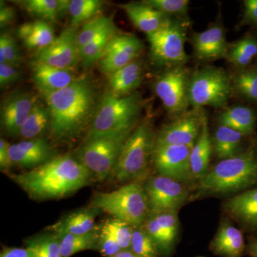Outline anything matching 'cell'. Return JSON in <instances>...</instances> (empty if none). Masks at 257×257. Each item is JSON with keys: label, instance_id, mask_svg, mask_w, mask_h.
I'll return each instance as SVG.
<instances>
[{"label": "cell", "instance_id": "37", "mask_svg": "<svg viewBox=\"0 0 257 257\" xmlns=\"http://www.w3.org/2000/svg\"><path fill=\"white\" fill-rule=\"evenodd\" d=\"M130 249L138 257H165L143 226L134 227Z\"/></svg>", "mask_w": 257, "mask_h": 257}, {"label": "cell", "instance_id": "45", "mask_svg": "<svg viewBox=\"0 0 257 257\" xmlns=\"http://www.w3.org/2000/svg\"><path fill=\"white\" fill-rule=\"evenodd\" d=\"M20 78V73L15 67L8 63L0 64V86L5 87Z\"/></svg>", "mask_w": 257, "mask_h": 257}, {"label": "cell", "instance_id": "4", "mask_svg": "<svg viewBox=\"0 0 257 257\" xmlns=\"http://www.w3.org/2000/svg\"><path fill=\"white\" fill-rule=\"evenodd\" d=\"M143 100L140 93L126 96L106 92L96 109L87 138L132 131L136 127Z\"/></svg>", "mask_w": 257, "mask_h": 257}, {"label": "cell", "instance_id": "19", "mask_svg": "<svg viewBox=\"0 0 257 257\" xmlns=\"http://www.w3.org/2000/svg\"><path fill=\"white\" fill-rule=\"evenodd\" d=\"M222 209L230 219L245 229L257 230V187L230 197Z\"/></svg>", "mask_w": 257, "mask_h": 257}, {"label": "cell", "instance_id": "43", "mask_svg": "<svg viewBox=\"0 0 257 257\" xmlns=\"http://www.w3.org/2000/svg\"><path fill=\"white\" fill-rule=\"evenodd\" d=\"M97 250L104 257H113L121 251V248H120L112 235L103 226L101 227L100 235H99Z\"/></svg>", "mask_w": 257, "mask_h": 257}, {"label": "cell", "instance_id": "15", "mask_svg": "<svg viewBox=\"0 0 257 257\" xmlns=\"http://www.w3.org/2000/svg\"><path fill=\"white\" fill-rule=\"evenodd\" d=\"M143 42L132 34H116L108 43L99 60L101 72L109 74L138 60L143 52Z\"/></svg>", "mask_w": 257, "mask_h": 257}, {"label": "cell", "instance_id": "34", "mask_svg": "<svg viewBox=\"0 0 257 257\" xmlns=\"http://www.w3.org/2000/svg\"><path fill=\"white\" fill-rule=\"evenodd\" d=\"M231 77L233 90L243 99L257 103V68L239 69Z\"/></svg>", "mask_w": 257, "mask_h": 257}, {"label": "cell", "instance_id": "44", "mask_svg": "<svg viewBox=\"0 0 257 257\" xmlns=\"http://www.w3.org/2000/svg\"><path fill=\"white\" fill-rule=\"evenodd\" d=\"M243 13L239 27L251 26L257 28V0L243 1Z\"/></svg>", "mask_w": 257, "mask_h": 257}, {"label": "cell", "instance_id": "7", "mask_svg": "<svg viewBox=\"0 0 257 257\" xmlns=\"http://www.w3.org/2000/svg\"><path fill=\"white\" fill-rule=\"evenodd\" d=\"M233 93L231 77L224 69L207 67L190 74L188 98L189 105L194 109L204 106L224 107Z\"/></svg>", "mask_w": 257, "mask_h": 257}, {"label": "cell", "instance_id": "11", "mask_svg": "<svg viewBox=\"0 0 257 257\" xmlns=\"http://www.w3.org/2000/svg\"><path fill=\"white\" fill-rule=\"evenodd\" d=\"M190 74L184 66L170 67L155 83V92L170 114H183L189 106L188 85Z\"/></svg>", "mask_w": 257, "mask_h": 257}, {"label": "cell", "instance_id": "23", "mask_svg": "<svg viewBox=\"0 0 257 257\" xmlns=\"http://www.w3.org/2000/svg\"><path fill=\"white\" fill-rule=\"evenodd\" d=\"M212 153V142L209 134L207 116L204 113L202 130L191 150L190 168L192 182L196 183L207 174Z\"/></svg>", "mask_w": 257, "mask_h": 257}, {"label": "cell", "instance_id": "39", "mask_svg": "<svg viewBox=\"0 0 257 257\" xmlns=\"http://www.w3.org/2000/svg\"><path fill=\"white\" fill-rule=\"evenodd\" d=\"M27 248L32 250L36 257H62L60 239L55 234L30 238L27 240Z\"/></svg>", "mask_w": 257, "mask_h": 257}, {"label": "cell", "instance_id": "9", "mask_svg": "<svg viewBox=\"0 0 257 257\" xmlns=\"http://www.w3.org/2000/svg\"><path fill=\"white\" fill-rule=\"evenodd\" d=\"M186 25L170 19L158 30L147 35L152 60L160 66H183L189 57L184 50Z\"/></svg>", "mask_w": 257, "mask_h": 257}, {"label": "cell", "instance_id": "40", "mask_svg": "<svg viewBox=\"0 0 257 257\" xmlns=\"http://www.w3.org/2000/svg\"><path fill=\"white\" fill-rule=\"evenodd\" d=\"M102 226L112 235L121 250L130 249L133 226L116 218L106 221Z\"/></svg>", "mask_w": 257, "mask_h": 257}, {"label": "cell", "instance_id": "1", "mask_svg": "<svg viewBox=\"0 0 257 257\" xmlns=\"http://www.w3.org/2000/svg\"><path fill=\"white\" fill-rule=\"evenodd\" d=\"M92 174L78 160L69 155L55 157L30 172L13 175L12 179L32 199H60L91 181Z\"/></svg>", "mask_w": 257, "mask_h": 257}, {"label": "cell", "instance_id": "26", "mask_svg": "<svg viewBox=\"0 0 257 257\" xmlns=\"http://www.w3.org/2000/svg\"><path fill=\"white\" fill-rule=\"evenodd\" d=\"M244 137L236 130L219 125L211 137L213 153L220 160L236 156L243 151L242 143Z\"/></svg>", "mask_w": 257, "mask_h": 257}, {"label": "cell", "instance_id": "27", "mask_svg": "<svg viewBox=\"0 0 257 257\" xmlns=\"http://www.w3.org/2000/svg\"><path fill=\"white\" fill-rule=\"evenodd\" d=\"M219 125L227 126L242 134L251 135L256 128V116L254 111L248 106L236 105L225 109L218 117Z\"/></svg>", "mask_w": 257, "mask_h": 257}, {"label": "cell", "instance_id": "41", "mask_svg": "<svg viewBox=\"0 0 257 257\" xmlns=\"http://www.w3.org/2000/svg\"><path fill=\"white\" fill-rule=\"evenodd\" d=\"M22 58L18 45L10 34H2L0 37V64L8 63L16 67Z\"/></svg>", "mask_w": 257, "mask_h": 257}, {"label": "cell", "instance_id": "32", "mask_svg": "<svg viewBox=\"0 0 257 257\" xmlns=\"http://www.w3.org/2000/svg\"><path fill=\"white\" fill-rule=\"evenodd\" d=\"M257 55V38L247 35L230 44L225 58L239 69L246 68Z\"/></svg>", "mask_w": 257, "mask_h": 257}, {"label": "cell", "instance_id": "51", "mask_svg": "<svg viewBox=\"0 0 257 257\" xmlns=\"http://www.w3.org/2000/svg\"><path fill=\"white\" fill-rule=\"evenodd\" d=\"M197 257H204V256H197Z\"/></svg>", "mask_w": 257, "mask_h": 257}, {"label": "cell", "instance_id": "36", "mask_svg": "<svg viewBox=\"0 0 257 257\" xmlns=\"http://www.w3.org/2000/svg\"><path fill=\"white\" fill-rule=\"evenodd\" d=\"M102 2L99 0H72L69 3V13L73 28L96 18L101 11Z\"/></svg>", "mask_w": 257, "mask_h": 257}, {"label": "cell", "instance_id": "33", "mask_svg": "<svg viewBox=\"0 0 257 257\" xmlns=\"http://www.w3.org/2000/svg\"><path fill=\"white\" fill-rule=\"evenodd\" d=\"M151 215L155 216L160 224L164 239V253L166 257H170L175 251L179 239L178 211H165Z\"/></svg>", "mask_w": 257, "mask_h": 257}, {"label": "cell", "instance_id": "21", "mask_svg": "<svg viewBox=\"0 0 257 257\" xmlns=\"http://www.w3.org/2000/svg\"><path fill=\"white\" fill-rule=\"evenodd\" d=\"M119 7L126 13L133 25L147 35L158 30L171 19L144 1L133 2Z\"/></svg>", "mask_w": 257, "mask_h": 257}, {"label": "cell", "instance_id": "13", "mask_svg": "<svg viewBox=\"0 0 257 257\" xmlns=\"http://www.w3.org/2000/svg\"><path fill=\"white\" fill-rule=\"evenodd\" d=\"M191 150L192 147L184 145L155 147L152 160L158 175L170 177L189 186L193 182L190 168Z\"/></svg>", "mask_w": 257, "mask_h": 257}, {"label": "cell", "instance_id": "38", "mask_svg": "<svg viewBox=\"0 0 257 257\" xmlns=\"http://www.w3.org/2000/svg\"><path fill=\"white\" fill-rule=\"evenodd\" d=\"M116 27L111 17L98 16L83 26L77 36L79 50L109 29Z\"/></svg>", "mask_w": 257, "mask_h": 257}, {"label": "cell", "instance_id": "8", "mask_svg": "<svg viewBox=\"0 0 257 257\" xmlns=\"http://www.w3.org/2000/svg\"><path fill=\"white\" fill-rule=\"evenodd\" d=\"M133 130L87 139L77 151V160L97 180H104L112 174L123 145Z\"/></svg>", "mask_w": 257, "mask_h": 257}, {"label": "cell", "instance_id": "12", "mask_svg": "<svg viewBox=\"0 0 257 257\" xmlns=\"http://www.w3.org/2000/svg\"><path fill=\"white\" fill-rule=\"evenodd\" d=\"M204 113L202 109H194L176 117L155 136V147L184 145L192 148L202 130Z\"/></svg>", "mask_w": 257, "mask_h": 257}, {"label": "cell", "instance_id": "35", "mask_svg": "<svg viewBox=\"0 0 257 257\" xmlns=\"http://www.w3.org/2000/svg\"><path fill=\"white\" fill-rule=\"evenodd\" d=\"M117 34L116 27L109 29L95 39L79 49V58L82 60V65L85 67H90L95 62H99L108 43L113 37Z\"/></svg>", "mask_w": 257, "mask_h": 257}, {"label": "cell", "instance_id": "16", "mask_svg": "<svg viewBox=\"0 0 257 257\" xmlns=\"http://www.w3.org/2000/svg\"><path fill=\"white\" fill-rule=\"evenodd\" d=\"M194 55L203 62L223 58L230 44L226 40V32L221 23H214L207 30L194 33L192 37Z\"/></svg>", "mask_w": 257, "mask_h": 257}, {"label": "cell", "instance_id": "2", "mask_svg": "<svg viewBox=\"0 0 257 257\" xmlns=\"http://www.w3.org/2000/svg\"><path fill=\"white\" fill-rule=\"evenodd\" d=\"M43 96L50 111L51 131L59 140L82 133L96 104L95 89L87 77L76 79L68 87Z\"/></svg>", "mask_w": 257, "mask_h": 257}, {"label": "cell", "instance_id": "25", "mask_svg": "<svg viewBox=\"0 0 257 257\" xmlns=\"http://www.w3.org/2000/svg\"><path fill=\"white\" fill-rule=\"evenodd\" d=\"M143 64L138 59L117 69L108 75L111 92L119 96L132 94L143 82Z\"/></svg>", "mask_w": 257, "mask_h": 257}, {"label": "cell", "instance_id": "14", "mask_svg": "<svg viewBox=\"0 0 257 257\" xmlns=\"http://www.w3.org/2000/svg\"><path fill=\"white\" fill-rule=\"evenodd\" d=\"M78 33L73 27L65 29L50 45L37 50L34 62L71 70L80 60L77 44Z\"/></svg>", "mask_w": 257, "mask_h": 257}, {"label": "cell", "instance_id": "3", "mask_svg": "<svg viewBox=\"0 0 257 257\" xmlns=\"http://www.w3.org/2000/svg\"><path fill=\"white\" fill-rule=\"evenodd\" d=\"M257 186V147L220 160L195 183L190 201L200 198L233 196Z\"/></svg>", "mask_w": 257, "mask_h": 257}, {"label": "cell", "instance_id": "50", "mask_svg": "<svg viewBox=\"0 0 257 257\" xmlns=\"http://www.w3.org/2000/svg\"><path fill=\"white\" fill-rule=\"evenodd\" d=\"M113 257H138L131 249L121 250Z\"/></svg>", "mask_w": 257, "mask_h": 257}, {"label": "cell", "instance_id": "6", "mask_svg": "<svg viewBox=\"0 0 257 257\" xmlns=\"http://www.w3.org/2000/svg\"><path fill=\"white\" fill-rule=\"evenodd\" d=\"M92 204L133 227L141 226L150 214L145 187L139 182H130L113 192L99 193Z\"/></svg>", "mask_w": 257, "mask_h": 257}, {"label": "cell", "instance_id": "24", "mask_svg": "<svg viewBox=\"0 0 257 257\" xmlns=\"http://www.w3.org/2000/svg\"><path fill=\"white\" fill-rule=\"evenodd\" d=\"M100 209L96 207L74 211L62 217L48 229L57 235H82L95 229L96 216Z\"/></svg>", "mask_w": 257, "mask_h": 257}, {"label": "cell", "instance_id": "10", "mask_svg": "<svg viewBox=\"0 0 257 257\" xmlns=\"http://www.w3.org/2000/svg\"><path fill=\"white\" fill-rule=\"evenodd\" d=\"M145 189L150 209L149 214L178 211L190 200L192 194L187 184L160 175L149 179Z\"/></svg>", "mask_w": 257, "mask_h": 257}, {"label": "cell", "instance_id": "42", "mask_svg": "<svg viewBox=\"0 0 257 257\" xmlns=\"http://www.w3.org/2000/svg\"><path fill=\"white\" fill-rule=\"evenodd\" d=\"M167 16L182 17L187 14L188 0H147L144 1Z\"/></svg>", "mask_w": 257, "mask_h": 257}, {"label": "cell", "instance_id": "30", "mask_svg": "<svg viewBox=\"0 0 257 257\" xmlns=\"http://www.w3.org/2000/svg\"><path fill=\"white\" fill-rule=\"evenodd\" d=\"M101 230L94 229L82 235H57L60 239L62 257H69L74 253L87 249H97Z\"/></svg>", "mask_w": 257, "mask_h": 257}, {"label": "cell", "instance_id": "31", "mask_svg": "<svg viewBox=\"0 0 257 257\" xmlns=\"http://www.w3.org/2000/svg\"><path fill=\"white\" fill-rule=\"evenodd\" d=\"M50 126L51 114L48 106L37 102L19 135L26 140L41 138Z\"/></svg>", "mask_w": 257, "mask_h": 257}, {"label": "cell", "instance_id": "5", "mask_svg": "<svg viewBox=\"0 0 257 257\" xmlns=\"http://www.w3.org/2000/svg\"><path fill=\"white\" fill-rule=\"evenodd\" d=\"M155 136L150 120L145 119L137 125L123 145L111 174L115 179L126 182L145 175L152 158Z\"/></svg>", "mask_w": 257, "mask_h": 257}, {"label": "cell", "instance_id": "47", "mask_svg": "<svg viewBox=\"0 0 257 257\" xmlns=\"http://www.w3.org/2000/svg\"><path fill=\"white\" fill-rule=\"evenodd\" d=\"M0 257H36L35 253L28 248H6Z\"/></svg>", "mask_w": 257, "mask_h": 257}, {"label": "cell", "instance_id": "48", "mask_svg": "<svg viewBox=\"0 0 257 257\" xmlns=\"http://www.w3.org/2000/svg\"><path fill=\"white\" fill-rule=\"evenodd\" d=\"M10 145L5 140H0V167L5 170L11 165L10 160L9 150Z\"/></svg>", "mask_w": 257, "mask_h": 257}, {"label": "cell", "instance_id": "29", "mask_svg": "<svg viewBox=\"0 0 257 257\" xmlns=\"http://www.w3.org/2000/svg\"><path fill=\"white\" fill-rule=\"evenodd\" d=\"M29 13L47 22H55L61 15L69 13V0H27L21 2Z\"/></svg>", "mask_w": 257, "mask_h": 257}, {"label": "cell", "instance_id": "22", "mask_svg": "<svg viewBox=\"0 0 257 257\" xmlns=\"http://www.w3.org/2000/svg\"><path fill=\"white\" fill-rule=\"evenodd\" d=\"M32 77L43 95L68 87L76 79L69 69L57 68L35 62L33 64Z\"/></svg>", "mask_w": 257, "mask_h": 257}, {"label": "cell", "instance_id": "46", "mask_svg": "<svg viewBox=\"0 0 257 257\" xmlns=\"http://www.w3.org/2000/svg\"><path fill=\"white\" fill-rule=\"evenodd\" d=\"M15 11L11 7L7 6L1 2L0 6V27L2 28L8 26L15 21Z\"/></svg>", "mask_w": 257, "mask_h": 257}, {"label": "cell", "instance_id": "17", "mask_svg": "<svg viewBox=\"0 0 257 257\" xmlns=\"http://www.w3.org/2000/svg\"><path fill=\"white\" fill-rule=\"evenodd\" d=\"M9 155L11 165L27 168H36L55 158L53 150L43 138L11 145Z\"/></svg>", "mask_w": 257, "mask_h": 257}, {"label": "cell", "instance_id": "28", "mask_svg": "<svg viewBox=\"0 0 257 257\" xmlns=\"http://www.w3.org/2000/svg\"><path fill=\"white\" fill-rule=\"evenodd\" d=\"M18 35L25 47L37 50L48 46L56 38L52 27L41 20L20 25Z\"/></svg>", "mask_w": 257, "mask_h": 257}, {"label": "cell", "instance_id": "18", "mask_svg": "<svg viewBox=\"0 0 257 257\" xmlns=\"http://www.w3.org/2000/svg\"><path fill=\"white\" fill-rule=\"evenodd\" d=\"M36 103L28 93H18L8 98L1 110V124L5 131L13 136L19 135Z\"/></svg>", "mask_w": 257, "mask_h": 257}, {"label": "cell", "instance_id": "49", "mask_svg": "<svg viewBox=\"0 0 257 257\" xmlns=\"http://www.w3.org/2000/svg\"><path fill=\"white\" fill-rule=\"evenodd\" d=\"M247 252L251 257H257V239H253L248 243Z\"/></svg>", "mask_w": 257, "mask_h": 257}, {"label": "cell", "instance_id": "20", "mask_svg": "<svg viewBox=\"0 0 257 257\" xmlns=\"http://www.w3.org/2000/svg\"><path fill=\"white\" fill-rule=\"evenodd\" d=\"M209 248L218 256L242 257L246 246L241 230L229 219H224L221 220Z\"/></svg>", "mask_w": 257, "mask_h": 257}]
</instances>
